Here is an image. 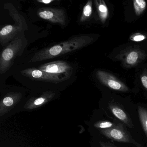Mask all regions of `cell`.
Instances as JSON below:
<instances>
[{
  "label": "cell",
  "mask_w": 147,
  "mask_h": 147,
  "mask_svg": "<svg viewBox=\"0 0 147 147\" xmlns=\"http://www.w3.org/2000/svg\"><path fill=\"white\" fill-rule=\"evenodd\" d=\"M146 38V36L140 33H136L133 34L130 37L131 41L134 42H141Z\"/></svg>",
  "instance_id": "cell-16"
},
{
  "label": "cell",
  "mask_w": 147,
  "mask_h": 147,
  "mask_svg": "<svg viewBox=\"0 0 147 147\" xmlns=\"http://www.w3.org/2000/svg\"><path fill=\"white\" fill-rule=\"evenodd\" d=\"M93 39L92 36L86 34L74 36L64 42L39 51L31 61L36 62L45 61L76 51L92 43Z\"/></svg>",
  "instance_id": "cell-1"
},
{
  "label": "cell",
  "mask_w": 147,
  "mask_h": 147,
  "mask_svg": "<svg viewBox=\"0 0 147 147\" xmlns=\"http://www.w3.org/2000/svg\"><path fill=\"white\" fill-rule=\"evenodd\" d=\"M38 69L50 74L62 75L69 78L72 74L73 67L65 61H57L40 65Z\"/></svg>",
  "instance_id": "cell-6"
},
{
  "label": "cell",
  "mask_w": 147,
  "mask_h": 147,
  "mask_svg": "<svg viewBox=\"0 0 147 147\" xmlns=\"http://www.w3.org/2000/svg\"><path fill=\"white\" fill-rule=\"evenodd\" d=\"M14 100L12 97L11 96H7L4 98L3 100V103L5 105L7 106H11L13 105Z\"/></svg>",
  "instance_id": "cell-17"
},
{
  "label": "cell",
  "mask_w": 147,
  "mask_h": 147,
  "mask_svg": "<svg viewBox=\"0 0 147 147\" xmlns=\"http://www.w3.org/2000/svg\"><path fill=\"white\" fill-rule=\"evenodd\" d=\"M5 7L9 10L15 24L7 25L1 28L0 31V42L3 46L9 44L15 38L24 33L25 31L28 30V26L24 18L18 13L13 6L7 3Z\"/></svg>",
  "instance_id": "cell-3"
},
{
  "label": "cell",
  "mask_w": 147,
  "mask_h": 147,
  "mask_svg": "<svg viewBox=\"0 0 147 147\" xmlns=\"http://www.w3.org/2000/svg\"><path fill=\"white\" fill-rule=\"evenodd\" d=\"M135 13L138 16L141 15L146 8V2L144 0H134L133 1Z\"/></svg>",
  "instance_id": "cell-14"
},
{
  "label": "cell",
  "mask_w": 147,
  "mask_h": 147,
  "mask_svg": "<svg viewBox=\"0 0 147 147\" xmlns=\"http://www.w3.org/2000/svg\"><path fill=\"white\" fill-rule=\"evenodd\" d=\"M138 112L141 124L147 137V109L144 107L138 106Z\"/></svg>",
  "instance_id": "cell-13"
},
{
  "label": "cell",
  "mask_w": 147,
  "mask_h": 147,
  "mask_svg": "<svg viewBox=\"0 0 147 147\" xmlns=\"http://www.w3.org/2000/svg\"><path fill=\"white\" fill-rule=\"evenodd\" d=\"M24 33L15 38L3 50L0 57V74H5L11 67L15 59L21 56L28 45Z\"/></svg>",
  "instance_id": "cell-2"
},
{
  "label": "cell",
  "mask_w": 147,
  "mask_h": 147,
  "mask_svg": "<svg viewBox=\"0 0 147 147\" xmlns=\"http://www.w3.org/2000/svg\"><path fill=\"white\" fill-rule=\"evenodd\" d=\"M92 12V1H88L82 10V13L80 19L81 22L86 21L91 17Z\"/></svg>",
  "instance_id": "cell-12"
},
{
  "label": "cell",
  "mask_w": 147,
  "mask_h": 147,
  "mask_svg": "<svg viewBox=\"0 0 147 147\" xmlns=\"http://www.w3.org/2000/svg\"><path fill=\"white\" fill-rule=\"evenodd\" d=\"M100 131L104 136L113 141L131 143L137 145L121 124H118L111 128L102 129Z\"/></svg>",
  "instance_id": "cell-7"
},
{
  "label": "cell",
  "mask_w": 147,
  "mask_h": 147,
  "mask_svg": "<svg viewBox=\"0 0 147 147\" xmlns=\"http://www.w3.org/2000/svg\"><path fill=\"white\" fill-rule=\"evenodd\" d=\"M38 2L44 4H50L55 2V0H38Z\"/></svg>",
  "instance_id": "cell-20"
},
{
  "label": "cell",
  "mask_w": 147,
  "mask_h": 147,
  "mask_svg": "<svg viewBox=\"0 0 147 147\" xmlns=\"http://www.w3.org/2000/svg\"><path fill=\"white\" fill-rule=\"evenodd\" d=\"M109 108L113 115L119 120L124 123L128 127L131 128L133 124L127 114L119 107L116 105H110Z\"/></svg>",
  "instance_id": "cell-9"
},
{
  "label": "cell",
  "mask_w": 147,
  "mask_h": 147,
  "mask_svg": "<svg viewBox=\"0 0 147 147\" xmlns=\"http://www.w3.org/2000/svg\"><path fill=\"white\" fill-rule=\"evenodd\" d=\"M96 77L101 83L111 89L124 92L129 90L127 86L123 82L107 72L98 70L96 73Z\"/></svg>",
  "instance_id": "cell-8"
},
{
  "label": "cell",
  "mask_w": 147,
  "mask_h": 147,
  "mask_svg": "<svg viewBox=\"0 0 147 147\" xmlns=\"http://www.w3.org/2000/svg\"><path fill=\"white\" fill-rule=\"evenodd\" d=\"M37 14L41 19L62 27L65 26L67 24V15L63 9L43 7L38 9Z\"/></svg>",
  "instance_id": "cell-5"
},
{
  "label": "cell",
  "mask_w": 147,
  "mask_h": 147,
  "mask_svg": "<svg viewBox=\"0 0 147 147\" xmlns=\"http://www.w3.org/2000/svg\"><path fill=\"white\" fill-rule=\"evenodd\" d=\"M94 125L97 128L105 129L112 127L113 126H114V125L113 123L110 121H104L97 122L96 123L94 124Z\"/></svg>",
  "instance_id": "cell-15"
},
{
  "label": "cell",
  "mask_w": 147,
  "mask_h": 147,
  "mask_svg": "<svg viewBox=\"0 0 147 147\" xmlns=\"http://www.w3.org/2000/svg\"><path fill=\"white\" fill-rule=\"evenodd\" d=\"M100 144L101 147H116L114 146L113 144H112L111 143L108 142H100Z\"/></svg>",
  "instance_id": "cell-19"
},
{
  "label": "cell",
  "mask_w": 147,
  "mask_h": 147,
  "mask_svg": "<svg viewBox=\"0 0 147 147\" xmlns=\"http://www.w3.org/2000/svg\"><path fill=\"white\" fill-rule=\"evenodd\" d=\"M141 82L143 86L147 90V74H144L142 76Z\"/></svg>",
  "instance_id": "cell-18"
},
{
  "label": "cell",
  "mask_w": 147,
  "mask_h": 147,
  "mask_svg": "<svg viewBox=\"0 0 147 147\" xmlns=\"http://www.w3.org/2000/svg\"><path fill=\"white\" fill-rule=\"evenodd\" d=\"M21 74L32 80L54 83H60L69 78L64 75L50 74L35 68L26 69L21 71Z\"/></svg>",
  "instance_id": "cell-4"
},
{
  "label": "cell",
  "mask_w": 147,
  "mask_h": 147,
  "mask_svg": "<svg viewBox=\"0 0 147 147\" xmlns=\"http://www.w3.org/2000/svg\"><path fill=\"white\" fill-rule=\"evenodd\" d=\"M98 14L100 21L105 24L108 17V10L105 3L102 0H96L94 1Z\"/></svg>",
  "instance_id": "cell-11"
},
{
  "label": "cell",
  "mask_w": 147,
  "mask_h": 147,
  "mask_svg": "<svg viewBox=\"0 0 147 147\" xmlns=\"http://www.w3.org/2000/svg\"><path fill=\"white\" fill-rule=\"evenodd\" d=\"M143 57V54L136 49L131 51L127 53L124 61L127 66H133L136 65Z\"/></svg>",
  "instance_id": "cell-10"
}]
</instances>
